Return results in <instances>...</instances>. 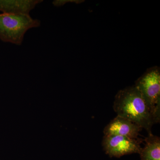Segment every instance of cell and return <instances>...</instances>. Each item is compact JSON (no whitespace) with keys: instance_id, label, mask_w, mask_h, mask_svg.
<instances>
[{"instance_id":"3","label":"cell","mask_w":160,"mask_h":160,"mask_svg":"<svg viewBox=\"0 0 160 160\" xmlns=\"http://www.w3.org/2000/svg\"><path fill=\"white\" fill-rule=\"evenodd\" d=\"M134 86L140 92L154 118L160 120V72L158 68H151L141 77Z\"/></svg>"},{"instance_id":"2","label":"cell","mask_w":160,"mask_h":160,"mask_svg":"<svg viewBox=\"0 0 160 160\" xmlns=\"http://www.w3.org/2000/svg\"><path fill=\"white\" fill-rule=\"evenodd\" d=\"M40 25L39 20L32 18L29 14L0 13V39L21 45L27 31Z\"/></svg>"},{"instance_id":"5","label":"cell","mask_w":160,"mask_h":160,"mask_svg":"<svg viewBox=\"0 0 160 160\" xmlns=\"http://www.w3.org/2000/svg\"><path fill=\"white\" fill-rule=\"evenodd\" d=\"M142 128L129 120L117 116L105 127L104 135H119L137 139Z\"/></svg>"},{"instance_id":"8","label":"cell","mask_w":160,"mask_h":160,"mask_svg":"<svg viewBox=\"0 0 160 160\" xmlns=\"http://www.w3.org/2000/svg\"><path fill=\"white\" fill-rule=\"evenodd\" d=\"M79 2L80 1H62V0H56V1H53L52 2V4L55 6H63L64 4H66V3L69 2Z\"/></svg>"},{"instance_id":"4","label":"cell","mask_w":160,"mask_h":160,"mask_svg":"<svg viewBox=\"0 0 160 160\" xmlns=\"http://www.w3.org/2000/svg\"><path fill=\"white\" fill-rule=\"evenodd\" d=\"M143 140L119 135H104L102 146L106 154L111 157L120 158L126 155L139 153Z\"/></svg>"},{"instance_id":"1","label":"cell","mask_w":160,"mask_h":160,"mask_svg":"<svg viewBox=\"0 0 160 160\" xmlns=\"http://www.w3.org/2000/svg\"><path fill=\"white\" fill-rule=\"evenodd\" d=\"M113 109L117 116L137 124L146 129L148 134L152 133V126L156 122L142 94L134 86L118 92Z\"/></svg>"},{"instance_id":"7","label":"cell","mask_w":160,"mask_h":160,"mask_svg":"<svg viewBox=\"0 0 160 160\" xmlns=\"http://www.w3.org/2000/svg\"><path fill=\"white\" fill-rule=\"evenodd\" d=\"M145 145L140 152L141 160H160V138L152 133L144 140Z\"/></svg>"},{"instance_id":"6","label":"cell","mask_w":160,"mask_h":160,"mask_svg":"<svg viewBox=\"0 0 160 160\" xmlns=\"http://www.w3.org/2000/svg\"><path fill=\"white\" fill-rule=\"evenodd\" d=\"M42 0H0V11L8 14H29Z\"/></svg>"}]
</instances>
